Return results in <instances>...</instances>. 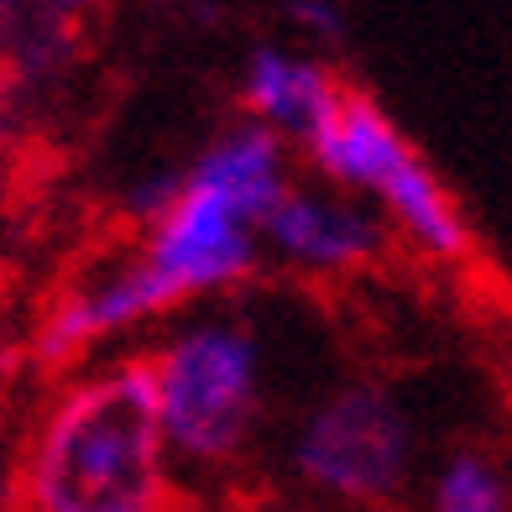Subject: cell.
Listing matches in <instances>:
<instances>
[{"label": "cell", "mask_w": 512, "mask_h": 512, "mask_svg": "<svg viewBox=\"0 0 512 512\" xmlns=\"http://www.w3.org/2000/svg\"><path fill=\"white\" fill-rule=\"evenodd\" d=\"M178 465L142 356L84 366L37 418L16 471V512H173Z\"/></svg>", "instance_id": "1"}, {"label": "cell", "mask_w": 512, "mask_h": 512, "mask_svg": "<svg viewBox=\"0 0 512 512\" xmlns=\"http://www.w3.org/2000/svg\"><path fill=\"white\" fill-rule=\"evenodd\" d=\"M288 142L262 126H230L178 173L173 199L147 220L136 262L173 309L246 283L262 262V220L288 194Z\"/></svg>", "instance_id": "2"}, {"label": "cell", "mask_w": 512, "mask_h": 512, "mask_svg": "<svg viewBox=\"0 0 512 512\" xmlns=\"http://www.w3.org/2000/svg\"><path fill=\"white\" fill-rule=\"evenodd\" d=\"M157 424L183 471H225L262 418V340L236 314L178 319L142 356Z\"/></svg>", "instance_id": "3"}, {"label": "cell", "mask_w": 512, "mask_h": 512, "mask_svg": "<svg viewBox=\"0 0 512 512\" xmlns=\"http://www.w3.org/2000/svg\"><path fill=\"white\" fill-rule=\"evenodd\" d=\"M304 157L319 183L371 204L387 220V230H398L413 251L434 256V262H455L471 246V230H465V215L450 189L413 152L398 121L366 95L345 89L340 105L324 115V126L304 142Z\"/></svg>", "instance_id": "4"}, {"label": "cell", "mask_w": 512, "mask_h": 512, "mask_svg": "<svg viewBox=\"0 0 512 512\" xmlns=\"http://www.w3.org/2000/svg\"><path fill=\"white\" fill-rule=\"evenodd\" d=\"M293 471L335 502H392L413 476V424L392 392L340 387L298 424Z\"/></svg>", "instance_id": "5"}, {"label": "cell", "mask_w": 512, "mask_h": 512, "mask_svg": "<svg viewBox=\"0 0 512 512\" xmlns=\"http://www.w3.org/2000/svg\"><path fill=\"white\" fill-rule=\"evenodd\" d=\"M387 220L371 204L330 183H288V194L262 220V251L309 277H340L371 267L387 251Z\"/></svg>", "instance_id": "6"}, {"label": "cell", "mask_w": 512, "mask_h": 512, "mask_svg": "<svg viewBox=\"0 0 512 512\" xmlns=\"http://www.w3.org/2000/svg\"><path fill=\"white\" fill-rule=\"evenodd\" d=\"M162 314H168V304L157 298L152 277L136 262V251L115 256V262L79 272L48 304V314L37 324V356L53 366H74L89 351L110 345L115 335H131Z\"/></svg>", "instance_id": "7"}, {"label": "cell", "mask_w": 512, "mask_h": 512, "mask_svg": "<svg viewBox=\"0 0 512 512\" xmlns=\"http://www.w3.org/2000/svg\"><path fill=\"white\" fill-rule=\"evenodd\" d=\"M345 89L314 53L293 48H256L241 68V100L251 110V126H262L283 142L304 147L324 126V115L340 105Z\"/></svg>", "instance_id": "8"}, {"label": "cell", "mask_w": 512, "mask_h": 512, "mask_svg": "<svg viewBox=\"0 0 512 512\" xmlns=\"http://www.w3.org/2000/svg\"><path fill=\"white\" fill-rule=\"evenodd\" d=\"M424 512H512V486L486 455L460 450L434 471Z\"/></svg>", "instance_id": "9"}, {"label": "cell", "mask_w": 512, "mask_h": 512, "mask_svg": "<svg viewBox=\"0 0 512 512\" xmlns=\"http://www.w3.org/2000/svg\"><path fill=\"white\" fill-rule=\"evenodd\" d=\"M293 21H298V27H304L314 42H335V37L345 32L335 0H293Z\"/></svg>", "instance_id": "10"}, {"label": "cell", "mask_w": 512, "mask_h": 512, "mask_svg": "<svg viewBox=\"0 0 512 512\" xmlns=\"http://www.w3.org/2000/svg\"><path fill=\"white\" fill-rule=\"evenodd\" d=\"M48 6H58V11H79V6H89V0H48Z\"/></svg>", "instance_id": "11"}, {"label": "cell", "mask_w": 512, "mask_h": 512, "mask_svg": "<svg viewBox=\"0 0 512 512\" xmlns=\"http://www.w3.org/2000/svg\"><path fill=\"white\" fill-rule=\"evenodd\" d=\"M0 371H6V361H0Z\"/></svg>", "instance_id": "12"}]
</instances>
